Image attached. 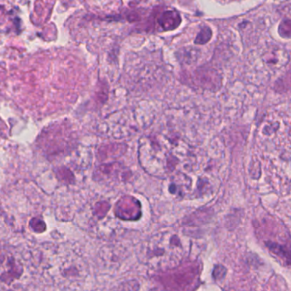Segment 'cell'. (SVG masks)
I'll return each mask as SVG.
<instances>
[{"label":"cell","mask_w":291,"mask_h":291,"mask_svg":"<svg viewBox=\"0 0 291 291\" xmlns=\"http://www.w3.org/2000/svg\"><path fill=\"white\" fill-rule=\"evenodd\" d=\"M190 249L191 241L187 235L176 229H167L144 242L139 249V258L153 270H172L186 260Z\"/></svg>","instance_id":"cell-1"},{"label":"cell","mask_w":291,"mask_h":291,"mask_svg":"<svg viewBox=\"0 0 291 291\" xmlns=\"http://www.w3.org/2000/svg\"><path fill=\"white\" fill-rule=\"evenodd\" d=\"M159 24L163 30H172L180 24V16L176 11H166L161 16Z\"/></svg>","instance_id":"cell-2"},{"label":"cell","mask_w":291,"mask_h":291,"mask_svg":"<svg viewBox=\"0 0 291 291\" xmlns=\"http://www.w3.org/2000/svg\"><path fill=\"white\" fill-rule=\"evenodd\" d=\"M211 36H212L211 29L206 27V28L201 30L199 34H198V36H197V40H195V43L198 44V45L205 44V43H207L211 39Z\"/></svg>","instance_id":"cell-3"}]
</instances>
